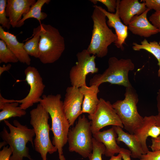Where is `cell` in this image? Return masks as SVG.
Instances as JSON below:
<instances>
[{
  "instance_id": "1",
  "label": "cell",
  "mask_w": 160,
  "mask_h": 160,
  "mask_svg": "<svg viewBox=\"0 0 160 160\" xmlns=\"http://www.w3.org/2000/svg\"><path fill=\"white\" fill-rule=\"evenodd\" d=\"M61 95H43L40 103L49 113L52 121L51 130L52 132V143L57 148L60 160H66L63 148L67 142L68 134L71 126L63 108Z\"/></svg>"
},
{
  "instance_id": "2",
  "label": "cell",
  "mask_w": 160,
  "mask_h": 160,
  "mask_svg": "<svg viewBox=\"0 0 160 160\" xmlns=\"http://www.w3.org/2000/svg\"><path fill=\"white\" fill-rule=\"evenodd\" d=\"M4 121L10 132H8L4 127L0 132V136L3 141L9 144L12 149V155L10 160H23V157L33 160L26 145L30 142L34 147L33 139L35 133L33 129L28 128L16 120L13 121L14 125L6 120Z\"/></svg>"
},
{
  "instance_id": "3",
  "label": "cell",
  "mask_w": 160,
  "mask_h": 160,
  "mask_svg": "<svg viewBox=\"0 0 160 160\" xmlns=\"http://www.w3.org/2000/svg\"><path fill=\"white\" fill-rule=\"evenodd\" d=\"M93 7L91 16L93 22L92 36L86 49L90 54L103 58L107 55L108 47L116 41L117 36L108 25L105 14L96 5Z\"/></svg>"
},
{
  "instance_id": "4",
  "label": "cell",
  "mask_w": 160,
  "mask_h": 160,
  "mask_svg": "<svg viewBox=\"0 0 160 160\" xmlns=\"http://www.w3.org/2000/svg\"><path fill=\"white\" fill-rule=\"evenodd\" d=\"M30 115V123L35 133L33 140L34 148L40 154L42 160H47L48 153L52 154L57 151L50 138L51 128L48 123L49 115L40 103L31 111Z\"/></svg>"
},
{
  "instance_id": "5",
  "label": "cell",
  "mask_w": 160,
  "mask_h": 160,
  "mask_svg": "<svg viewBox=\"0 0 160 160\" xmlns=\"http://www.w3.org/2000/svg\"><path fill=\"white\" fill-rule=\"evenodd\" d=\"M40 25L38 58L44 64L54 63L60 58L65 49L64 39L59 30L51 25Z\"/></svg>"
},
{
  "instance_id": "6",
  "label": "cell",
  "mask_w": 160,
  "mask_h": 160,
  "mask_svg": "<svg viewBox=\"0 0 160 160\" xmlns=\"http://www.w3.org/2000/svg\"><path fill=\"white\" fill-rule=\"evenodd\" d=\"M108 64V67L103 73L95 74L90 79V86L95 85L99 86L103 83L107 82L126 88L132 86L128 73L134 70L135 66L130 59H119L113 57L109 59Z\"/></svg>"
},
{
  "instance_id": "7",
  "label": "cell",
  "mask_w": 160,
  "mask_h": 160,
  "mask_svg": "<svg viewBox=\"0 0 160 160\" xmlns=\"http://www.w3.org/2000/svg\"><path fill=\"white\" fill-rule=\"evenodd\" d=\"M138 101L137 94L132 86L126 88L123 100H118L112 104L124 129L132 134L141 125L143 120L138 111Z\"/></svg>"
},
{
  "instance_id": "8",
  "label": "cell",
  "mask_w": 160,
  "mask_h": 160,
  "mask_svg": "<svg viewBox=\"0 0 160 160\" xmlns=\"http://www.w3.org/2000/svg\"><path fill=\"white\" fill-rule=\"evenodd\" d=\"M91 121L83 115L80 116L75 126L69 129L67 142L70 152H75L84 158L92 153L93 145Z\"/></svg>"
},
{
  "instance_id": "9",
  "label": "cell",
  "mask_w": 160,
  "mask_h": 160,
  "mask_svg": "<svg viewBox=\"0 0 160 160\" xmlns=\"http://www.w3.org/2000/svg\"><path fill=\"white\" fill-rule=\"evenodd\" d=\"M77 61L70 71L69 76L72 86L80 88L86 85V77L89 73L98 72L95 55L90 54L87 49L78 52L76 55Z\"/></svg>"
},
{
  "instance_id": "10",
  "label": "cell",
  "mask_w": 160,
  "mask_h": 160,
  "mask_svg": "<svg viewBox=\"0 0 160 160\" xmlns=\"http://www.w3.org/2000/svg\"><path fill=\"white\" fill-rule=\"evenodd\" d=\"M90 120L91 129L92 134L100 131L104 127L109 126L124 127L121 119L109 101L102 98L99 102L94 113L88 116Z\"/></svg>"
},
{
  "instance_id": "11",
  "label": "cell",
  "mask_w": 160,
  "mask_h": 160,
  "mask_svg": "<svg viewBox=\"0 0 160 160\" xmlns=\"http://www.w3.org/2000/svg\"><path fill=\"white\" fill-rule=\"evenodd\" d=\"M25 80L30 87L27 95L20 100H9V102H17L21 103L20 106L25 110L34 104L39 103L45 87L43 79L38 71L36 68L28 66L25 69Z\"/></svg>"
},
{
  "instance_id": "12",
  "label": "cell",
  "mask_w": 160,
  "mask_h": 160,
  "mask_svg": "<svg viewBox=\"0 0 160 160\" xmlns=\"http://www.w3.org/2000/svg\"><path fill=\"white\" fill-rule=\"evenodd\" d=\"M84 96L79 89L71 86L67 87L63 102V108L70 126H73L82 113Z\"/></svg>"
},
{
  "instance_id": "13",
  "label": "cell",
  "mask_w": 160,
  "mask_h": 160,
  "mask_svg": "<svg viewBox=\"0 0 160 160\" xmlns=\"http://www.w3.org/2000/svg\"><path fill=\"white\" fill-rule=\"evenodd\" d=\"M134 134L140 143L145 154L149 151L146 144L147 138H156L160 135V127L157 124L155 116H145L141 125L136 129Z\"/></svg>"
},
{
  "instance_id": "14",
  "label": "cell",
  "mask_w": 160,
  "mask_h": 160,
  "mask_svg": "<svg viewBox=\"0 0 160 160\" xmlns=\"http://www.w3.org/2000/svg\"><path fill=\"white\" fill-rule=\"evenodd\" d=\"M117 6L115 13H110L100 6L97 7L105 15L108 19L107 23L109 27L113 28L115 30L117 39L114 43L115 46L123 50V44L128 36V26L123 23L121 21L119 14V4L120 1L117 0Z\"/></svg>"
},
{
  "instance_id": "15",
  "label": "cell",
  "mask_w": 160,
  "mask_h": 160,
  "mask_svg": "<svg viewBox=\"0 0 160 160\" xmlns=\"http://www.w3.org/2000/svg\"><path fill=\"white\" fill-rule=\"evenodd\" d=\"M150 10L147 8L141 14L132 17L127 26L128 30L135 35L145 38L159 33L158 29L150 23L147 19V14Z\"/></svg>"
},
{
  "instance_id": "16",
  "label": "cell",
  "mask_w": 160,
  "mask_h": 160,
  "mask_svg": "<svg viewBox=\"0 0 160 160\" xmlns=\"http://www.w3.org/2000/svg\"><path fill=\"white\" fill-rule=\"evenodd\" d=\"M36 2L35 0H8L6 8L7 16L11 25L16 27L22 17L29 11Z\"/></svg>"
},
{
  "instance_id": "17",
  "label": "cell",
  "mask_w": 160,
  "mask_h": 160,
  "mask_svg": "<svg viewBox=\"0 0 160 160\" xmlns=\"http://www.w3.org/2000/svg\"><path fill=\"white\" fill-rule=\"evenodd\" d=\"M0 38L5 42L8 48L19 61L28 65H30L31 59L24 48V44L19 42L16 36L8 31H5L1 26Z\"/></svg>"
},
{
  "instance_id": "18",
  "label": "cell",
  "mask_w": 160,
  "mask_h": 160,
  "mask_svg": "<svg viewBox=\"0 0 160 160\" xmlns=\"http://www.w3.org/2000/svg\"><path fill=\"white\" fill-rule=\"evenodd\" d=\"M119 14L123 23L128 26L132 18L140 15L147 9L145 3L138 0H121L119 4Z\"/></svg>"
},
{
  "instance_id": "19",
  "label": "cell",
  "mask_w": 160,
  "mask_h": 160,
  "mask_svg": "<svg viewBox=\"0 0 160 160\" xmlns=\"http://www.w3.org/2000/svg\"><path fill=\"white\" fill-rule=\"evenodd\" d=\"M92 135L96 140L104 145L105 150L104 155L106 156L111 157L119 153L121 148L116 143L117 135L113 127L108 130L100 131Z\"/></svg>"
},
{
  "instance_id": "20",
  "label": "cell",
  "mask_w": 160,
  "mask_h": 160,
  "mask_svg": "<svg viewBox=\"0 0 160 160\" xmlns=\"http://www.w3.org/2000/svg\"><path fill=\"white\" fill-rule=\"evenodd\" d=\"M99 87L95 85L90 86L86 85L79 88L84 96L82 106V113H87L91 115L95 111L99 102L97 97V94L100 92Z\"/></svg>"
},
{
  "instance_id": "21",
  "label": "cell",
  "mask_w": 160,
  "mask_h": 160,
  "mask_svg": "<svg viewBox=\"0 0 160 160\" xmlns=\"http://www.w3.org/2000/svg\"><path fill=\"white\" fill-rule=\"evenodd\" d=\"M118 137L116 138L117 142L124 143L131 152V157L134 158L140 159L141 156L145 154L141 145L135 136L125 132L121 127L112 126Z\"/></svg>"
},
{
  "instance_id": "22",
  "label": "cell",
  "mask_w": 160,
  "mask_h": 160,
  "mask_svg": "<svg viewBox=\"0 0 160 160\" xmlns=\"http://www.w3.org/2000/svg\"><path fill=\"white\" fill-rule=\"evenodd\" d=\"M17 102H7L0 94V121L6 120L12 117H21L26 114L25 110L18 106Z\"/></svg>"
},
{
  "instance_id": "23",
  "label": "cell",
  "mask_w": 160,
  "mask_h": 160,
  "mask_svg": "<svg viewBox=\"0 0 160 160\" xmlns=\"http://www.w3.org/2000/svg\"><path fill=\"white\" fill-rule=\"evenodd\" d=\"M50 0H38L31 7L29 11L24 14L21 20L18 23L16 27L19 28L23 25L24 21L30 18H34L37 19L41 23V20L45 19L47 17V14L41 12V9L45 4H48Z\"/></svg>"
},
{
  "instance_id": "24",
  "label": "cell",
  "mask_w": 160,
  "mask_h": 160,
  "mask_svg": "<svg viewBox=\"0 0 160 160\" xmlns=\"http://www.w3.org/2000/svg\"><path fill=\"white\" fill-rule=\"evenodd\" d=\"M133 49L135 51H139L141 49H144L152 54L158 61V65L159 66L158 75L160 77V46L159 43L156 41L148 42L145 39L141 42V44L135 42L132 44Z\"/></svg>"
},
{
  "instance_id": "25",
  "label": "cell",
  "mask_w": 160,
  "mask_h": 160,
  "mask_svg": "<svg viewBox=\"0 0 160 160\" xmlns=\"http://www.w3.org/2000/svg\"><path fill=\"white\" fill-rule=\"evenodd\" d=\"M41 25L33 29V37L24 44V48L27 53L31 56L38 58L39 54V43L40 39Z\"/></svg>"
},
{
  "instance_id": "26",
  "label": "cell",
  "mask_w": 160,
  "mask_h": 160,
  "mask_svg": "<svg viewBox=\"0 0 160 160\" xmlns=\"http://www.w3.org/2000/svg\"><path fill=\"white\" fill-rule=\"evenodd\" d=\"M18 60L8 48L5 42L0 40V63H16Z\"/></svg>"
},
{
  "instance_id": "27",
  "label": "cell",
  "mask_w": 160,
  "mask_h": 160,
  "mask_svg": "<svg viewBox=\"0 0 160 160\" xmlns=\"http://www.w3.org/2000/svg\"><path fill=\"white\" fill-rule=\"evenodd\" d=\"M93 150L88 158L89 160H102V155H104L105 150L104 145L101 143L98 142L93 137Z\"/></svg>"
},
{
  "instance_id": "28",
  "label": "cell",
  "mask_w": 160,
  "mask_h": 160,
  "mask_svg": "<svg viewBox=\"0 0 160 160\" xmlns=\"http://www.w3.org/2000/svg\"><path fill=\"white\" fill-rule=\"evenodd\" d=\"M7 0H0V24L3 28L9 29L11 25L9 19L7 17Z\"/></svg>"
},
{
  "instance_id": "29",
  "label": "cell",
  "mask_w": 160,
  "mask_h": 160,
  "mask_svg": "<svg viewBox=\"0 0 160 160\" xmlns=\"http://www.w3.org/2000/svg\"><path fill=\"white\" fill-rule=\"evenodd\" d=\"M91 2L95 5L98 2L102 3L107 8V11L111 13L116 11L117 6L116 0H90Z\"/></svg>"
},
{
  "instance_id": "30",
  "label": "cell",
  "mask_w": 160,
  "mask_h": 160,
  "mask_svg": "<svg viewBox=\"0 0 160 160\" xmlns=\"http://www.w3.org/2000/svg\"><path fill=\"white\" fill-rule=\"evenodd\" d=\"M140 160H160V150L149 151L143 154Z\"/></svg>"
},
{
  "instance_id": "31",
  "label": "cell",
  "mask_w": 160,
  "mask_h": 160,
  "mask_svg": "<svg viewBox=\"0 0 160 160\" xmlns=\"http://www.w3.org/2000/svg\"><path fill=\"white\" fill-rule=\"evenodd\" d=\"M147 8L153 9L155 11H160V0H143Z\"/></svg>"
},
{
  "instance_id": "32",
  "label": "cell",
  "mask_w": 160,
  "mask_h": 160,
  "mask_svg": "<svg viewBox=\"0 0 160 160\" xmlns=\"http://www.w3.org/2000/svg\"><path fill=\"white\" fill-rule=\"evenodd\" d=\"M149 20L158 29L160 33V11H155L149 17Z\"/></svg>"
},
{
  "instance_id": "33",
  "label": "cell",
  "mask_w": 160,
  "mask_h": 160,
  "mask_svg": "<svg viewBox=\"0 0 160 160\" xmlns=\"http://www.w3.org/2000/svg\"><path fill=\"white\" fill-rule=\"evenodd\" d=\"M12 154V150L11 148L7 146H4L0 151V160H10Z\"/></svg>"
},
{
  "instance_id": "34",
  "label": "cell",
  "mask_w": 160,
  "mask_h": 160,
  "mask_svg": "<svg viewBox=\"0 0 160 160\" xmlns=\"http://www.w3.org/2000/svg\"><path fill=\"white\" fill-rule=\"evenodd\" d=\"M151 143L149 147L152 151L160 150V135L156 138H151Z\"/></svg>"
},
{
  "instance_id": "35",
  "label": "cell",
  "mask_w": 160,
  "mask_h": 160,
  "mask_svg": "<svg viewBox=\"0 0 160 160\" xmlns=\"http://www.w3.org/2000/svg\"><path fill=\"white\" fill-rule=\"evenodd\" d=\"M119 153L121 155L123 160H131V152L129 150L121 148Z\"/></svg>"
},
{
  "instance_id": "36",
  "label": "cell",
  "mask_w": 160,
  "mask_h": 160,
  "mask_svg": "<svg viewBox=\"0 0 160 160\" xmlns=\"http://www.w3.org/2000/svg\"><path fill=\"white\" fill-rule=\"evenodd\" d=\"M11 65L8 64L7 65H3V66H0V76L5 71H8L11 68Z\"/></svg>"
},
{
  "instance_id": "37",
  "label": "cell",
  "mask_w": 160,
  "mask_h": 160,
  "mask_svg": "<svg viewBox=\"0 0 160 160\" xmlns=\"http://www.w3.org/2000/svg\"><path fill=\"white\" fill-rule=\"evenodd\" d=\"M157 97V107L158 113H160V89H159Z\"/></svg>"
},
{
  "instance_id": "38",
  "label": "cell",
  "mask_w": 160,
  "mask_h": 160,
  "mask_svg": "<svg viewBox=\"0 0 160 160\" xmlns=\"http://www.w3.org/2000/svg\"><path fill=\"white\" fill-rule=\"evenodd\" d=\"M122 158L121 155L119 153L117 156H113L109 160H122Z\"/></svg>"
},
{
  "instance_id": "39",
  "label": "cell",
  "mask_w": 160,
  "mask_h": 160,
  "mask_svg": "<svg viewBox=\"0 0 160 160\" xmlns=\"http://www.w3.org/2000/svg\"><path fill=\"white\" fill-rule=\"evenodd\" d=\"M157 125L160 127V113L155 116Z\"/></svg>"
},
{
  "instance_id": "40",
  "label": "cell",
  "mask_w": 160,
  "mask_h": 160,
  "mask_svg": "<svg viewBox=\"0 0 160 160\" xmlns=\"http://www.w3.org/2000/svg\"><path fill=\"white\" fill-rule=\"evenodd\" d=\"M7 144V143L5 142L4 141L2 142H1L0 145V148H1L3 146H5V145Z\"/></svg>"
},
{
  "instance_id": "41",
  "label": "cell",
  "mask_w": 160,
  "mask_h": 160,
  "mask_svg": "<svg viewBox=\"0 0 160 160\" xmlns=\"http://www.w3.org/2000/svg\"><path fill=\"white\" fill-rule=\"evenodd\" d=\"M159 44L160 46V41H159Z\"/></svg>"
}]
</instances>
